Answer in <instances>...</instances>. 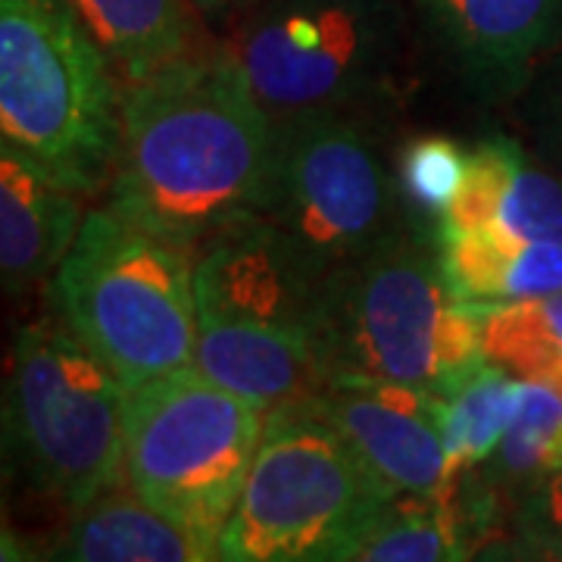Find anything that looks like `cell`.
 Listing matches in <instances>:
<instances>
[{"instance_id":"6da1fadb","label":"cell","mask_w":562,"mask_h":562,"mask_svg":"<svg viewBox=\"0 0 562 562\" xmlns=\"http://www.w3.org/2000/svg\"><path fill=\"white\" fill-rule=\"evenodd\" d=\"M276 157V116L232 50H198L122 85L110 210L198 257L257 220Z\"/></svg>"},{"instance_id":"7a4b0ae2","label":"cell","mask_w":562,"mask_h":562,"mask_svg":"<svg viewBox=\"0 0 562 562\" xmlns=\"http://www.w3.org/2000/svg\"><path fill=\"white\" fill-rule=\"evenodd\" d=\"M322 281L257 216L194 257V369L266 416L319 394Z\"/></svg>"},{"instance_id":"3957f363","label":"cell","mask_w":562,"mask_h":562,"mask_svg":"<svg viewBox=\"0 0 562 562\" xmlns=\"http://www.w3.org/2000/svg\"><path fill=\"white\" fill-rule=\"evenodd\" d=\"M482 325L484 313L453 291L438 247L403 232L322 279V382L435 387L482 357Z\"/></svg>"},{"instance_id":"277c9868","label":"cell","mask_w":562,"mask_h":562,"mask_svg":"<svg viewBox=\"0 0 562 562\" xmlns=\"http://www.w3.org/2000/svg\"><path fill=\"white\" fill-rule=\"evenodd\" d=\"M0 132L79 198L113 181L122 81L69 0H0Z\"/></svg>"},{"instance_id":"5b68a950","label":"cell","mask_w":562,"mask_h":562,"mask_svg":"<svg viewBox=\"0 0 562 562\" xmlns=\"http://www.w3.org/2000/svg\"><path fill=\"white\" fill-rule=\"evenodd\" d=\"M50 306L122 391L194 366V257L113 210L85 213L50 279Z\"/></svg>"},{"instance_id":"8992f818","label":"cell","mask_w":562,"mask_h":562,"mask_svg":"<svg viewBox=\"0 0 562 562\" xmlns=\"http://www.w3.org/2000/svg\"><path fill=\"white\" fill-rule=\"evenodd\" d=\"M122 397L57 313L22 325L3 384L7 472L69 516L122 484Z\"/></svg>"},{"instance_id":"52a82bcc","label":"cell","mask_w":562,"mask_h":562,"mask_svg":"<svg viewBox=\"0 0 562 562\" xmlns=\"http://www.w3.org/2000/svg\"><path fill=\"white\" fill-rule=\"evenodd\" d=\"M401 501L306 403L266 419L220 562H350Z\"/></svg>"},{"instance_id":"ba28073f","label":"cell","mask_w":562,"mask_h":562,"mask_svg":"<svg viewBox=\"0 0 562 562\" xmlns=\"http://www.w3.org/2000/svg\"><path fill=\"white\" fill-rule=\"evenodd\" d=\"M266 419L194 366L138 384L122 397L125 484L220 553L222 528L260 453Z\"/></svg>"},{"instance_id":"9c48e42d","label":"cell","mask_w":562,"mask_h":562,"mask_svg":"<svg viewBox=\"0 0 562 562\" xmlns=\"http://www.w3.org/2000/svg\"><path fill=\"white\" fill-rule=\"evenodd\" d=\"M260 220L316 276L362 260L403 232L397 166L360 113L276 120V157Z\"/></svg>"},{"instance_id":"30bf717a","label":"cell","mask_w":562,"mask_h":562,"mask_svg":"<svg viewBox=\"0 0 562 562\" xmlns=\"http://www.w3.org/2000/svg\"><path fill=\"white\" fill-rule=\"evenodd\" d=\"M232 54L276 120L360 113L397 79L403 13L397 0H257Z\"/></svg>"},{"instance_id":"8fae6325","label":"cell","mask_w":562,"mask_h":562,"mask_svg":"<svg viewBox=\"0 0 562 562\" xmlns=\"http://www.w3.org/2000/svg\"><path fill=\"white\" fill-rule=\"evenodd\" d=\"M325 419L369 472L397 497L438 501L460 487L441 406L431 387L413 384H328L306 403Z\"/></svg>"},{"instance_id":"7c38bea8","label":"cell","mask_w":562,"mask_h":562,"mask_svg":"<svg viewBox=\"0 0 562 562\" xmlns=\"http://www.w3.org/2000/svg\"><path fill=\"white\" fill-rule=\"evenodd\" d=\"M428 32L479 98H509L562 38V0H419Z\"/></svg>"},{"instance_id":"4fadbf2b","label":"cell","mask_w":562,"mask_h":562,"mask_svg":"<svg viewBox=\"0 0 562 562\" xmlns=\"http://www.w3.org/2000/svg\"><path fill=\"white\" fill-rule=\"evenodd\" d=\"M438 232L562 244V181L528 160L516 140H479L465 150V179Z\"/></svg>"},{"instance_id":"5bb4252c","label":"cell","mask_w":562,"mask_h":562,"mask_svg":"<svg viewBox=\"0 0 562 562\" xmlns=\"http://www.w3.org/2000/svg\"><path fill=\"white\" fill-rule=\"evenodd\" d=\"M79 194L0 147V272L7 294H29L54 279L79 235Z\"/></svg>"},{"instance_id":"9a60e30c","label":"cell","mask_w":562,"mask_h":562,"mask_svg":"<svg viewBox=\"0 0 562 562\" xmlns=\"http://www.w3.org/2000/svg\"><path fill=\"white\" fill-rule=\"evenodd\" d=\"M47 562H220L122 482L76 509Z\"/></svg>"},{"instance_id":"2e32d148","label":"cell","mask_w":562,"mask_h":562,"mask_svg":"<svg viewBox=\"0 0 562 562\" xmlns=\"http://www.w3.org/2000/svg\"><path fill=\"white\" fill-rule=\"evenodd\" d=\"M494 509L497 497L472 475L438 501L401 497L350 562H469Z\"/></svg>"},{"instance_id":"e0dca14e","label":"cell","mask_w":562,"mask_h":562,"mask_svg":"<svg viewBox=\"0 0 562 562\" xmlns=\"http://www.w3.org/2000/svg\"><path fill=\"white\" fill-rule=\"evenodd\" d=\"M453 291L479 313L562 291V244L497 238L491 232H438Z\"/></svg>"},{"instance_id":"ac0fdd59","label":"cell","mask_w":562,"mask_h":562,"mask_svg":"<svg viewBox=\"0 0 562 562\" xmlns=\"http://www.w3.org/2000/svg\"><path fill=\"white\" fill-rule=\"evenodd\" d=\"M122 85L147 79L201 47L191 0H69Z\"/></svg>"},{"instance_id":"d6986e66","label":"cell","mask_w":562,"mask_h":562,"mask_svg":"<svg viewBox=\"0 0 562 562\" xmlns=\"http://www.w3.org/2000/svg\"><path fill=\"white\" fill-rule=\"evenodd\" d=\"M441 406L447 453L457 475H472L494 457L513 422L522 379L479 357L431 387Z\"/></svg>"},{"instance_id":"ffe728a7","label":"cell","mask_w":562,"mask_h":562,"mask_svg":"<svg viewBox=\"0 0 562 562\" xmlns=\"http://www.w3.org/2000/svg\"><path fill=\"white\" fill-rule=\"evenodd\" d=\"M562 469V372L522 379L513 422L494 457L472 479L497 501L519 503L538 484Z\"/></svg>"},{"instance_id":"44dd1931","label":"cell","mask_w":562,"mask_h":562,"mask_svg":"<svg viewBox=\"0 0 562 562\" xmlns=\"http://www.w3.org/2000/svg\"><path fill=\"white\" fill-rule=\"evenodd\" d=\"M482 357L519 379L562 372V291L491 310L482 325Z\"/></svg>"},{"instance_id":"7402d4cb","label":"cell","mask_w":562,"mask_h":562,"mask_svg":"<svg viewBox=\"0 0 562 562\" xmlns=\"http://www.w3.org/2000/svg\"><path fill=\"white\" fill-rule=\"evenodd\" d=\"M462 179H465V150L443 135H419L397 157L403 206L435 225H441L443 216L450 213Z\"/></svg>"},{"instance_id":"603a6c76","label":"cell","mask_w":562,"mask_h":562,"mask_svg":"<svg viewBox=\"0 0 562 562\" xmlns=\"http://www.w3.org/2000/svg\"><path fill=\"white\" fill-rule=\"evenodd\" d=\"M469 562H562V541L516 525V531L479 543Z\"/></svg>"},{"instance_id":"cb8c5ba5","label":"cell","mask_w":562,"mask_h":562,"mask_svg":"<svg viewBox=\"0 0 562 562\" xmlns=\"http://www.w3.org/2000/svg\"><path fill=\"white\" fill-rule=\"evenodd\" d=\"M516 525L562 541V469L547 475L535 491H528L516 503Z\"/></svg>"},{"instance_id":"d4e9b609","label":"cell","mask_w":562,"mask_h":562,"mask_svg":"<svg viewBox=\"0 0 562 562\" xmlns=\"http://www.w3.org/2000/svg\"><path fill=\"white\" fill-rule=\"evenodd\" d=\"M254 3L257 0H191V7L198 10L201 22L210 25V29H222L235 16H244Z\"/></svg>"},{"instance_id":"484cf974","label":"cell","mask_w":562,"mask_h":562,"mask_svg":"<svg viewBox=\"0 0 562 562\" xmlns=\"http://www.w3.org/2000/svg\"><path fill=\"white\" fill-rule=\"evenodd\" d=\"M0 562H41L38 547L22 538L10 522H3V541H0Z\"/></svg>"}]
</instances>
